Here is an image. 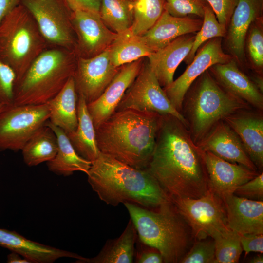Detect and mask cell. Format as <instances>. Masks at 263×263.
I'll list each match as a JSON object with an SVG mask.
<instances>
[{
	"instance_id": "1",
	"label": "cell",
	"mask_w": 263,
	"mask_h": 263,
	"mask_svg": "<svg viewBox=\"0 0 263 263\" xmlns=\"http://www.w3.org/2000/svg\"><path fill=\"white\" fill-rule=\"evenodd\" d=\"M169 197L198 198L210 188L204 151L185 125L162 115L155 145L146 169Z\"/></svg>"
},
{
	"instance_id": "2",
	"label": "cell",
	"mask_w": 263,
	"mask_h": 263,
	"mask_svg": "<svg viewBox=\"0 0 263 263\" xmlns=\"http://www.w3.org/2000/svg\"><path fill=\"white\" fill-rule=\"evenodd\" d=\"M161 116L157 113L133 109L115 111L95 129L100 152L146 169L153 152Z\"/></svg>"
},
{
	"instance_id": "3",
	"label": "cell",
	"mask_w": 263,
	"mask_h": 263,
	"mask_svg": "<svg viewBox=\"0 0 263 263\" xmlns=\"http://www.w3.org/2000/svg\"><path fill=\"white\" fill-rule=\"evenodd\" d=\"M86 175L92 189L107 205L127 202L153 209L170 200L146 169L133 168L101 152L91 162Z\"/></svg>"
},
{
	"instance_id": "4",
	"label": "cell",
	"mask_w": 263,
	"mask_h": 263,
	"mask_svg": "<svg viewBox=\"0 0 263 263\" xmlns=\"http://www.w3.org/2000/svg\"><path fill=\"white\" fill-rule=\"evenodd\" d=\"M124 205L140 242L157 250L164 263H180L187 252L192 233L171 201L153 209L131 203Z\"/></svg>"
},
{
	"instance_id": "5",
	"label": "cell",
	"mask_w": 263,
	"mask_h": 263,
	"mask_svg": "<svg viewBox=\"0 0 263 263\" xmlns=\"http://www.w3.org/2000/svg\"><path fill=\"white\" fill-rule=\"evenodd\" d=\"M251 107L225 90L207 70L186 92L181 113L192 140L197 145L225 117Z\"/></svg>"
},
{
	"instance_id": "6",
	"label": "cell",
	"mask_w": 263,
	"mask_h": 263,
	"mask_svg": "<svg viewBox=\"0 0 263 263\" xmlns=\"http://www.w3.org/2000/svg\"><path fill=\"white\" fill-rule=\"evenodd\" d=\"M77 58L74 51L48 47L34 59L16 83L13 104L47 103L73 76Z\"/></svg>"
},
{
	"instance_id": "7",
	"label": "cell",
	"mask_w": 263,
	"mask_h": 263,
	"mask_svg": "<svg viewBox=\"0 0 263 263\" xmlns=\"http://www.w3.org/2000/svg\"><path fill=\"white\" fill-rule=\"evenodd\" d=\"M49 47L31 13L21 4L0 24V58L15 73L16 83Z\"/></svg>"
},
{
	"instance_id": "8",
	"label": "cell",
	"mask_w": 263,
	"mask_h": 263,
	"mask_svg": "<svg viewBox=\"0 0 263 263\" xmlns=\"http://www.w3.org/2000/svg\"><path fill=\"white\" fill-rule=\"evenodd\" d=\"M178 213L197 240L213 239L229 234L226 211L223 199L210 188L198 198L170 199Z\"/></svg>"
},
{
	"instance_id": "9",
	"label": "cell",
	"mask_w": 263,
	"mask_h": 263,
	"mask_svg": "<svg viewBox=\"0 0 263 263\" xmlns=\"http://www.w3.org/2000/svg\"><path fill=\"white\" fill-rule=\"evenodd\" d=\"M31 13L50 47L74 51L76 38L72 23L73 10L65 0H21Z\"/></svg>"
},
{
	"instance_id": "10",
	"label": "cell",
	"mask_w": 263,
	"mask_h": 263,
	"mask_svg": "<svg viewBox=\"0 0 263 263\" xmlns=\"http://www.w3.org/2000/svg\"><path fill=\"white\" fill-rule=\"evenodd\" d=\"M49 116L47 103L7 105L0 112V151L21 150Z\"/></svg>"
},
{
	"instance_id": "11",
	"label": "cell",
	"mask_w": 263,
	"mask_h": 263,
	"mask_svg": "<svg viewBox=\"0 0 263 263\" xmlns=\"http://www.w3.org/2000/svg\"><path fill=\"white\" fill-rule=\"evenodd\" d=\"M125 109L172 115L180 120L187 128L184 118L167 96L148 61H143L138 75L126 90L115 111Z\"/></svg>"
},
{
	"instance_id": "12",
	"label": "cell",
	"mask_w": 263,
	"mask_h": 263,
	"mask_svg": "<svg viewBox=\"0 0 263 263\" xmlns=\"http://www.w3.org/2000/svg\"><path fill=\"white\" fill-rule=\"evenodd\" d=\"M222 40V38L217 37L204 43L184 73L169 85L163 88L173 106L180 113L184 96L193 82L212 65L225 63L233 58L223 51Z\"/></svg>"
},
{
	"instance_id": "13",
	"label": "cell",
	"mask_w": 263,
	"mask_h": 263,
	"mask_svg": "<svg viewBox=\"0 0 263 263\" xmlns=\"http://www.w3.org/2000/svg\"><path fill=\"white\" fill-rule=\"evenodd\" d=\"M72 23L76 38L75 53L78 57L89 58L100 54L117 36L105 24L99 12L73 10Z\"/></svg>"
},
{
	"instance_id": "14",
	"label": "cell",
	"mask_w": 263,
	"mask_h": 263,
	"mask_svg": "<svg viewBox=\"0 0 263 263\" xmlns=\"http://www.w3.org/2000/svg\"><path fill=\"white\" fill-rule=\"evenodd\" d=\"M120 67L111 62L108 49L91 57L77 56L73 78L78 95L87 104L94 101L104 92Z\"/></svg>"
},
{
	"instance_id": "15",
	"label": "cell",
	"mask_w": 263,
	"mask_h": 263,
	"mask_svg": "<svg viewBox=\"0 0 263 263\" xmlns=\"http://www.w3.org/2000/svg\"><path fill=\"white\" fill-rule=\"evenodd\" d=\"M143 58L123 65L104 92L87 109L95 129L115 112L128 88L138 75Z\"/></svg>"
},
{
	"instance_id": "16",
	"label": "cell",
	"mask_w": 263,
	"mask_h": 263,
	"mask_svg": "<svg viewBox=\"0 0 263 263\" xmlns=\"http://www.w3.org/2000/svg\"><path fill=\"white\" fill-rule=\"evenodd\" d=\"M263 111L253 107L240 110L224 120L236 132L258 171L263 168Z\"/></svg>"
},
{
	"instance_id": "17",
	"label": "cell",
	"mask_w": 263,
	"mask_h": 263,
	"mask_svg": "<svg viewBox=\"0 0 263 263\" xmlns=\"http://www.w3.org/2000/svg\"><path fill=\"white\" fill-rule=\"evenodd\" d=\"M226 161L242 165L251 170H258L248 155L239 136L223 120L219 122L197 145Z\"/></svg>"
},
{
	"instance_id": "18",
	"label": "cell",
	"mask_w": 263,
	"mask_h": 263,
	"mask_svg": "<svg viewBox=\"0 0 263 263\" xmlns=\"http://www.w3.org/2000/svg\"><path fill=\"white\" fill-rule=\"evenodd\" d=\"M204 156L210 188L222 199L233 194L238 187L261 173L224 160L208 151H204Z\"/></svg>"
},
{
	"instance_id": "19",
	"label": "cell",
	"mask_w": 263,
	"mask_h": 263,
	"mask_svg": "<svg viewBox=\"0 0 263 263\" xmlns=\"http://www.w3.org/2000/svg\"><path fill=\"white\" fill-rule=\"evenodd\" d=\"M263 0H238L225 37L227 50L241 66L245 64V40L251 25L262 18Z\"/></svg>"
},
{
	"instance_id": "20",
	"label": "cell",
	"mask_w": 263,
	"mask_h": 263,
	"mask_svg": "<svg viewBox=\"0 0 263 263\" xmlns=\"http://www.w3.org/2000/svg\"><path fill=\"white\" fill-rule=\"evenodd\" d=\"M239 66L232 58L225 63L215 64L208 70L225 90L252 107L263 111V93Z\"/></svg>"
},
{
	"instance_id": "21",
	"label": "cell",
	"mask_w": 263,
	"mask_h": 263,
	"mask_svg": "<svg viewBox=\"0 0 263 263\" xmlns=\"http://www.w3.org/2000/svg\"><path fill=\"white\" fill-rule=\"evenodd\" d=\"M228 228L239 235L263 234V201L230 195L222 198Z\"/></svg>"
},
{
	"instance_id": "22",
	"label": "cell",
	"mask_w": 263,
	"mask_h": 263,
	"mask_svg": "<svg viewBox=\"0 0 263 263\" xmlns=\"http://www.w3.org/2000/svg\"><path fill=\"white\" fill-rule=\"evenodd\" d=\"M202 23L203 18L175 17L164 10L155 24L140 37L154 53L181 36L196 33Z\"/></svg>"
},
{
	"instance_id": "23",
	"label": "cell",
	"mask_w": 263,
	"mask_h": 263,
	"mask_svg": "<svg viewBox=\"0 0 263 263\" xmlns=\"http://www.w3.org/2000/svg\"><path fill=\"white\" fill-rule=\"evenodd\" d=\"M195 34L181 36L148 57L149 65L162 88L174 80L176 69L192 48Z\"/></svg>"
},
{
	"instance_id": "24",
	"label": "cell",
	"mask_w": 263,
	"mask_h": 263,
	"mask_svg": "<svg viewBox=\"0 0 263 263\" xmlns=\"http://www.w3.org/2000/svg\"><path fill=\"white\" fill-rule=\"evenodd\" d=\"M0 246L16 252L31 263H51L62 258L81 260L77 253L29 240L15 231L0 228Z\"/></svg>"
},
{
	"instance_id": "25",
	"label": "cell",
	"mask_w": 263,
	"mask_h": 263,
	"mask_svg": "<svg viewBox=\"0 0 263 263\" xmlns=\"http://www.w3.org/2000/svg\"><path fill=\"white\" fill-rule=\"evenodd\" d=\"M78 94L73 76L47 103L50 110L49 122L66 134L74 132L78 124Z\"/></svg>"
},
{
	"instance_id": "26",
	"label": "cell",
	"mask_w": 263,
	"mask_h": 263,
	"mask_svg": "<svg viewBox=\"0 0 263 263\" xmlns=\"http://www.w3.org/2000/svg\"><path fill=\"white\" fill-rule=\"evenodd\" d=\"M137 238L135 226L130 219L121 234L108 240L95 257L76 260L77 263H132L135 253V244Z\"/></svg>"
},
{
	"instance_id": "27",
	"label": "cell",
	"mask_w": 263,
	"mask_h": 263,
	"mask_svg": "<svg viewBox=\"0 0 263 263\" xmlns=\"http://www.w3.org/2000/svg\"><path fill=\"white\" fill-rule=\"evenodd\" d=\"M78 124L73 132L66 134L77 153L82 158L92 162L100 151L97 146L96 130L87 109L84 98L78 95Z\"/></svg>"
},
{
	"instance_id": "28",
	"label": "cell",
	"mask_w": 263,
	"mask_h": 263,
	"mask_svg": "<svg viewBox=\"0 0 263 263\" xmlns=\"http://www.w3.org/2000/svg\"><path fill=\"white\" fill-rule=\"evenodd\" d=\"M47 124L54 132L58 142V150L56 156L47 162L48 169L56 174L64 176L71 175L75 171H81L87 174L91 162L77 153L67 135L62 129L49 121Z\"/></svg>"
},
{
	"instance_id": "29",
	"label": "cell",
	"mask_w": 263,
	"mask_h": 263,
	"mask_svg": "<svg viewBox=\"0 0 263 263\" xmlns=\"http://www.w3.org/2000/svg\"><path fill=\"white\" fill-rule=\"evenodd\" d=\"M47 122L29 139L21 150L23 161L28 166L48 162L57 153V138Z\"/></svg>"
},
{
	"instance_id": "30",
	"label": "cell",
	"mask_w": 263,
	"mask_h": 263,
	"mask_svg": "<svg viewBox=\"0 0 263 263\" xmlns=\"http://www.w3.org/2000/svg\"><path fill=\"white\" fill-rule=\"evenodd\" d=\"M111 62L117 67L148 57L153 52L130 29L117 36L108 48Z\"/></svg>"
},
{
	"instance_id": "31",
	"label": "cell",
	"mask_w": 263,
	"mask_h": 263,
	"mask_svg": "<svg viewBox=\"0 0 263 263\" xmlns=\"http://www.w3.org/2000/svg\"><path fill=\"white\" fill-rule=\"evenodd\" d=\"M99 14L112 31L120 34L130 29L132 22V1L101 0Z\"/></svg>"
},
{
	"instance_id": "32",
	"label": "cell",
	"mask_w": 263,
	"mask_h": 263,
	"mask_svg": "<svg viewBox=\"0 0 263 263\" xmlns=\"http://www.w3.org/2000/svg\"><path fill=\"white\" fill-rule=\"evenodd\" d=\"M164 0L132 1V22L130 30L140 36L150 30L159 19L164 10Z\"/></svg>"
},
{
	"instance_id": "33",
	"label": "cell",
	"mask_w": 263,
	"mask_h": 263,
	"mask_svg": "<svg viewBox=\"0 0 263 263\" xmlns=\"http://www.w3.org/2000/svg\"><path fill=\"white\" fill-rule=\"evenodd\" d=\"M226 32V27L218 22L213 10L207 3L204 8L202 25L196 33L192 48L184 59L186 63L189 64L191 62L202 44L214 38H225Z\"/></svg>"
},
{
	"instance_id": "34",
	"label": "cell",
	"mask_w": 263,
	"mask_h": 263,
	"mask_svg": "<svg viewBox=\"0 0 263 263\" xmlns=\"http://www.w3.org/2000/svg\"><path fill=\"white\" fill-rule=\"evenodd\" d=\"M244 51L252 69L255 73L263 75V17L257 19L251 25L246 36Z\"/></svg>"
},
{
	"instance_id": "35",
	"label": "cell",
	"mask_w": 263,
	"mask_h": 263,
	"mask_svg": "<svg viewBox=\"0 0 263 263\" xmlns=\"http://www.w3.org/2000/svg\"><path fill=\"white\" fill-rule=\"evenodd\" d=\"M214 263H236L239 262L243 248L236 233L219 236L215 239Z\"/></svg>"
},
{
	"instance_id": "36",
	"label": "cell",
	"mask_w": 263,
	"mask_h": 263,
	"mask_svg": "<svg viewBox=\"0 0 263 263\" xmlns=\"http://www.w3.org/2000/svg\"><path fill=\"white\" fill-rule=\"evenodd\" d=\"M164 10L172 16L183 18L195 16L203 18L205 0H164Z\"/></svg>"
},
{
	"instance_id": "37",
	"label": "cell",
	"mask_w": 263,
	"mask_h": 263,
	"mask_svg": "<svg viewBox=\"0 0 263 263\" xmlns=\"http://www.w3.org/2000/svg\"><path fill=\"white\" fill-rule=\"evenodd\" d=\"M197 240L180 263H214L215 246L214 239L205 238Z\"/></svg>"
},
{
	"instance_id": "38",
	"label": "cell",
	"mask_w": 263,
	"mask_h": 263,
	"mask_svg": "<svg viewBox=\"0 0 263 263\" xmlns=\"http://www.w3.org/2000/svg\"><path fill=\"white\" fill-rule=\"evenodd\" d=\"M16 76L13 70L0 58V102L12 105Z\"/></svg>"
},
{
	"instance_id": "39",
	"label": "cell",
	"mask_w": 263,
	"mask_h": 263,
	"mask_svg": "<svg viewBox=\"0 0 263 263\" xmlns=\"http://www.w3.org/2000/svg\"><path fill=\"white\" fill-rule=\"evenodd\" d=\"M234 194L251 200H263V173L238 187Z\"/></svg>"
},
{
	"instance_id": "40",
	"label": "cell",
	"mask_w": 263,
	"mask_h": 263,
	"mask_svg": "<svg viewBox=\"0 0 263 263\" xmlns=\"http://www.w3.org/2000/svg\"><path fill=\"white\" fill-rule=\"evenodd\" d=\"M213 10L218 22L227 28L238 0H205Z\"/></svg>"
},
{
	"instance_id": "41",
	"label": "cell",
	"mask_w": 263,
	"mask_h": 263,
	"mask_svg": "<svg viewBox=\"0 0 263 263\" xmlns=\"http://www.w3.org/2000/svg\"><path fill=\"white\" fill-rule=\"evenodd\" d=\"M239 236L243 250L245 251L246 255L250 252L263 253V234H250Z\"/></svg>"
},
{
	"instance_id": "42",
	"label": "cell",
	"mask_w": 263,
	"mask_h": 263,
	"mask_svg": "<svg viewBox=\"0 0 263 263\" xmlns=\"http://www.w3.org/2000/svg\"><path fill=\"white\" fill-rule=\"evenodd\" d=\"M72 10L80 9L99 12L101 0H65Z\"/></svg>"
},
{
	"instance_id": "43",
	"label": "cell",
	"mask_w": 263,
	"mask_h": 263,
	"mask_svg": "<svg viewBox=\"0 0 263 263\" xmlns=\"http://www.w3.org/2000/svg\"><path fill=\"white\" fill-rule=\"evenodd\" d=\"M135 263H164L161 254L156 249H141L137 253Z\"/></svg>"
},
{
	"instance_id": "44",
	"label": "cell",
	"mask_w": 263,
	"mask_h": 263,
	"mask_svg": "<svg viewBox=\"0 0 263 263\" xmlns=\"http://www.w3.org/2000/svg\"><path fill=\"white\" fill-rule=\"evenodd\" d=\"M20 4L21 0H0V24L6 16Z\"/></svg>"
},
{
	"instance_id": "45",
	"label": "cell",
	"mask_w": 263,
	"mask_h": 263,
	"mask_svg": "<svg viewBox=\"0 0 263 263\" xmlns=\"http://www.w3.org/2000/svg\"><path fill=\"white\" fill-rule=\"evenodd\" d=\"M7 263H31V262L16 252H11L7 255Z\"/></svg>"
},
{
	"instance_id": "46",
	"label": "cell",
	"mask_w": 263,
	"mask_h": 263,
	"mask_svg": "<svg viewBox=\"0 0 263 263\" xmlns=\"http://www.w3.org/2000/svg\"><path fill=\"white\" fill-rule=\"evenodd\" d=\"M258 89L263 93V75L255 73L252 77H250Z\"/></svg>"
},
{
	"instance_id": "47",
	"label": "cell",
	"mask_w": 263,
	"mask_h": 263,
	"mask_svg": "<svg viewBox=\"0 0 263 263\" xmlns=\"http://www.w3.org/2000/svg\"><path fill=\"white\" fill-rule=\"evenodd\" d=\"M250 263H263V257L261 254L253 257L249 261Z\"/></svg>"
},
{
	"instance_id": "48",
	"label": "cell",
	"mask_w": 263,
	"mask_h": 263,
	"mask_svg": "<svg viewBox=\"0 0 263 263\" xmlns=\"http://www.w3.org/2000/svg\"><path fill=\"white\" fill-rule=\"evenodd\" d=\"M7 105L0 102V112Z\"/></svg>"
},
{
	"instance_id": "49",
	"label": "cell",
	"mask_w": 263,
	"mask_h": 263,
	"mask_svg": "<svg viewBox=\"0 0 263 263\" xmlns=\"http://www.w3.org/2000/svg\"><path fill=\"white\" fill-rule=\"evenodd\" d=\"M131 0V1H134V0Z\"/></svg>"
}]
</instances>
